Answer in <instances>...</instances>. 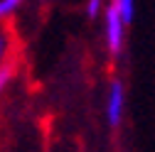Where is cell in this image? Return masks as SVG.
<instances>
[{"label": "cell", "instance_id": "8992f818", "mask_svg": "<svg viewBox=\"0 0 155 152\" xmlns=\"http://www.w3.org/2000/svg\"><path fill=\"white\" fill-rule=\"evenodd\" d=\"M106 8H108V3H104V0H84V15L89 20H101Z\"/></svg>", "mask_w": 155, "mask_h": 152}, {"label": "cell", "instance_id": "5b68a950", "mask_svg": "<svg viewBox=\"0 0 155 152\" xmlns=\"http://www.w3.org/2000/svg\"><path fill=\"white\" fill-rule=\"evenodd\" d=\"M25 3H30V0H0V22H5L8 17L20 12L25 8ZM45 3H52V0H45Z\"/></svg>", "mask_w": 155, "mask_h": 152}, {"label": "cell", "instance_id": "7a4b0ae2", "mask_svg": "<svg viewBox=\"0 0 155 152\" xmlns=\"http://www.w3.org/2000/svg\"><path fill=\"white\" fill-rule=\"evenodd\" d=\"M126 110H128V91L121 79H111L104 93V118L111 130H118L126 120Z\"/></svg>", "mask_w": 155, "mask_h": 152}, {"label": "cell", "instance_id": "52a82bcc", "mask_svg": "<svg viewBox=\"0 0 155 152\" xmlns=\"http://www.w3.org/2000/svg\"><path fill=\"white\" fill-rule=\"evenodd\" d=\"M8 52H10V34L8 30L0 27V66L8 62Z\"/></svg>", "mask_w": 155, "mask_h": 152}, {"label": "cell", "instance_id": "6da1fadb", "mask_svg": "<svg viewBox=\"0 0 155 152\" xmlns=\"http://www.w3.org/2000/svg\"><path fill=\"white\" fill-rule=\"evenodd\" d=\"M126 34H128V22L116 10L106 8V12L101 17V40H104V49L113 56V59L123 56Z\"/></svg>", "mask_w": 155, "mask_h": 152}, {"label": "cell", "instance_id": "3957f363", "mask_svg": "<svg viewBox=\"0 0 155 152\" xmlns=\"http://www.w3.org/2000/svg\"><path fill=\"white\" fill-rule=\"evenodd\" d=\"M108 8L116 10L128 25L133 22V15H135V0H108Z\"/></svg>", "mask_w": 155, "mask_h": 152}, {"label": "cell", "instance_id": "277c9868", "mask_svg": "<svg viewBox=\"0 0 155 152\" xmlns=\"http://www.w3.org/2000/svg\"><path fill=\"white\" fill-rule=\"evenodd\" d=\"M15 76H17V66L15 62H5L3 66H0V96H5V91L12 86L15 81Z\"/></svg>", "mask_w": 155, "mask_h": 152}]
</instances>
